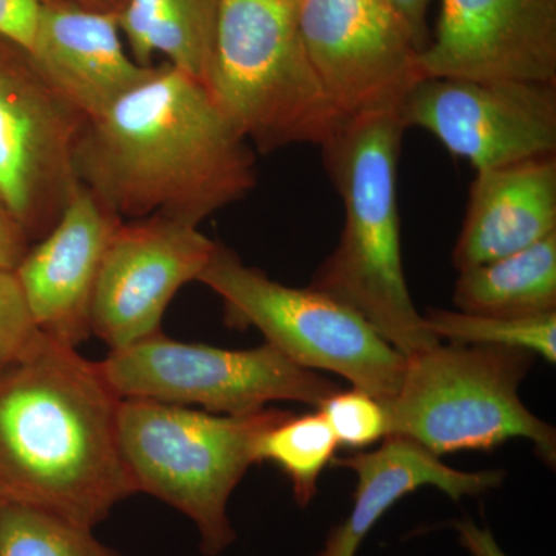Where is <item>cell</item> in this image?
<instances>
[{"label":"cell","instance_id":"29","mask_svg":"<svg viewBox=\"0 0 556 556\" xmlns=\"http://www.w3.org/2000/svg\"><path fill=\"white\" fill-rule=\"evenodd\" d=\"M80 7L94 11H104V13L121 14L126 7L127 0H72Z\"/></svg>","mask_w":556,"mask_h":556},{"label":"cell","instance_id":"28","mask_svg":"<svg viewBox=\"0 0 556 556\" xmlns=\"http://www.w3.org/2000/svg\"><path fill=\"white\" fill-rule=\"evenodd\" d=\"M455 529L459 533V541L473 556H507L497 546L495 536L486 527L482 529L471 519H463L455 522Z\"/></svg>","mask_w":556,"mask_h":556},{"label":"cell","instance_id":"24","mask_svg":"<svg viewBox=\"0 0 556 556\" xmlns=\"http://www.w3.org/2000/svg\"><path fill=\"white\" fill-rule=\"evenodd\" d=\"M39 332L16 276L0 270V367L20 356Z\"/></svg>","mask_w":556,"mask_h":556},{"label":"cell","instance_id":"4","mask_svg":"<svg viewBox=\"0 0 556 556\" xmlns=\"http://www.w3.org/2000/svg\"><path fill=\"white\" fill-rule=\"evenodd\" d=\"M207 89L262 153L321 148L345 121L306 53L295 0H219Z\"/></svg>","mask_w":556,"mask_h":556},{"label":"cell","instance_id":"1","mask_svg":"<svg viewBox=\"0 0 556 556\" xmlns=\"http://www.w3.org/2000/svg\"><path fill=\"white\" fill-rule=\"evenodd\" d=\"M75 169L126 222L164 215L200 226L257 185L251 144L207 87L169 62L86 121Z\"/></svg>","mask_w":556,"mask_h":556},{"label":"cell","instance_id":"6","mask_svg":"<svg viewBox=\"0 0 556 556\" xmlns=\"http://www.w3.org/2000/svg\"><path fill=\"white\" fill-rule=\"evenodd\" d=\"M535 357L521 348L452 342L407 357L396 396L380 401L387 437L413 439L438 457L529 439L555 467V428L519 399Z\"/></svg>","mask_w":556,"mask_h":556},{"label":"cell","instance_id":"5","mask_svg":"<svg viewBox=\"0 0 556 556\" xmlns=\"http://www.w3.org/2000/svg\"><path fill=\"white\" fill-rule=\"evenodd\" d=\"M288 415L274 408L214 415L152 399H121V456L137 492L186 515L199 530L201 554L218 556L237 540L229 497L257 464L258 438Z\"/></svg>","mask_w":556,"mask_h":556},{"label":"cell","instance_id":"14","mask_svg":"<svg viewBox=\"0 0 556 556\" xmlns=\"http://www.w3.org/2000/svg\"><path fill=\"white\" fill-rule=\"evenodd\" d=\"M121 222L79 182L53 229L28 249L14 276L42 334L73 348L91 338L94 287Z\"/></svg>","mask_w":556,"mask_h":556},{"label":"cell","instance_id":"13","mask_svg":"<svg viewBox=\"0 0 556 556\" xmlns=\"http://www.w3.org/2000/svg\"><path fill=\"white\" fill-rule=\"evenodd\" d=\"M426 78L556 84V0H441Z\"/></svg>","mask_w":556,"mask_h":556},{"label":"cell","instance_id":"16","mask_svg":"<svg viewBox=\"0 0 556 556\" xmlns=\"http://www.w3.org/2000/svg\"><path fill=\"white\" fill-rule=\"evenodd\" d=\"M556 233V155L478 170L453 249L457 270L484 265Z\"/></svg>","mask_w":556,"mask_h":556},{"label":"cell","instance_id":"10","mask_svg":"<svg viewBox=\"0 0 556 556\" xmlns=\"http://www.w3.org/2000/svg\"><path fill=\"white\" fill-rule=\"evenodd\" d=\"M298 22L318 78L345 118L399 113L420 80V50L388 0H299Z\"/></svg>","mask_w":556,"mask_h":556},{"label":"cell","instance_id":"7","mask_svg":"<svg viewBox=\"0 0 556 556\" xmlns=\"http://www.w3.org/2000/svg\"><path fill=\"white\" fill-rule=\"evenodd\" d=\"M197 281L222 299L228 327L258 329L299 367L336 372L379 401L396 396L407 357L338 300L285 287L218 241Z\"/></svg>","mask_w":556,"mask_h":556},{"label":"cell","instance_id":"9","mask_svg":"<svg viewBox=\"0 0 556 556\" xmlns=\"http://www.w3.org/2000/svg\"><path fill=\"white\" fill-rule=\"evenodd\" d=\"M86 121L27 51L0 38V199L33 243L53 229L79 186L75 155Z\"/></svg>","mask_w":556,"mask_h":556},{"label":"cell","instance_id":"11","mask_svg":"<svg viewBox=\"0 0 556 556\" xmlns=\"http://www.w3.org/2000/svg\"><path fill=\"white\" fill-rule=\"evenodd\" d=\"M399 116L477 172L556 155V84L426 78Z\"/></svg>","mask_w":556,"mask_h":556},{"label":"cell","instance_id":"18","mask_svg":"<svg viewBox=\"0 0 556 556\" xmlns=\"http://www.w3.org/2000/svg\"><path fill=\"white\" fill-rule=\"evenodd\" d=\"M219 0H127L121 35L130 56L150 67L155 54L207 87Z\"/></svg>","mask_w":556,"mask_h":556},{"label":"cell","instance_id":"15","mask_svg":"<svg viewBox=\"0 0 556 556\" xmlns=\"http://www.w3.org/2000/svg\"><path fill=\"white\" fill-rule=\"evenodd\" d=\"M28 56L86 119L109 109L153 68L138 64L126 50L119 14L89 10L72 0L43 3Z\"/></svg>","mask_w":556,"mask_h":556},{"label":"cell","instance_id":"23","mask_svg":"<svg viewBox=\"0 0 556 556\" xmlns=\"http://www.w3.org/2000/svg\"><path fill=\"white\" fill-rule=\"evenodd\" d=\"M318 413L327 420L338 439L339 447L367 448L387 437V419L379 399L354 390L343 391L325 399Z\"/></svg>","mask_w":556,"mask_h":556},{"label":"cell","instance_id":"25","mask_svg":"<svg viewBox=\"0 0 556 556\" xmlns=\"http://www.w3.org/2000/svg\"><path fill=\"white\" fill-rule=\"evenodd\" d=\"M46 2L49 0H0V38L28 53Z\"/></svg>","mask_w":556,"mask_h":556},{"label":"cell","instance_id":"17","mask_svg":"<svg viewBox=\"0 0 556 556\" xmlns=\"http://www.w3.org/2000/svg\"><path fill=\"white\" fill-rule=\"evenodd\" d=\"M332 466L357 475L354 506L345 522L329 533L316 556H356L358 546L383 515L420 486H437L452 500L479 496L501 485L504 471H459L413 439L387 437L375 452L334 457Z\"/></svg>","mask_w":556,"mask_h":556},{"label":"cell","instance_id":"21","mask_svg":"<svg viewBox=\"0 0 556 556\" xmlns=\"http://www.w3.org/2000/svg\"><path fill=\"white\" fill-rule=\"evenodd\" d=\"M428 329L439 340L464 345L521 348L548 364L556 362V313L532 317H493L463 311L427 309Z\"/></svg>","mask_w":556,"mask_h":556},{"label":"cell","instance_id":"27","mask_svg":"<svg viewBox=\"0 0 556 556\" xmlns=\"http://www.w3.org/2000/svg\"><path fill=\"white\" fill-rule=\"evenodd\" d=\"M397 11L399 16L408 25L417 49L422 53L430 43V35H428L427 14L431 0H388Z\"/></svg>","mask_w":556,"mask_h":556},{"label":"cell","instance_id":"22","mask_svg":"<svg viewBox=\"0 0 556 556\" xmlns=\"http://www.w3.org/2000/svg\"><path fill=\"white\" fill-rule=\"evenodd\" d=\"M0 556H123L87 527L42 511L0 507Z\"/></svg>","mask_w":556,"mask_h":556},{"label":"cell","instance_id":"12","mask_svg":"<svg viewBox=\"0 0 556 556\" xmlns=\"http://www.w3.org/2000/svg\"><path fill=\"white\" fill-rule=\"evenodd\" d=\"M217 241L200 226L152 215L123 219L110 240L91 303V336L110 350L159 334L172 299L199 280Z\"/></svg>","mask_w":556,"mask_h":556},{"label":"cell","instance_id":"26","mask_svg":"<svg viewBox=\"0 0 556 556\" xmlns=\"http://www.w3.org/2000/svg\"><path fill=\"white\" fill-rule=\"evenodd\" d=\"M31 244L27 230L0 199V270L14 273Z\"/></svg>","mask_w":556,"mask_h":556},{"label":"cell","instance_id":"19","mask_svg":"<svg viewBox=\"0 0 556 556\" xmlns=\"http://www.w3.org/2000/svg\"><path fill=\"white\" fill-rule=\"evenodd\" d=\"M453 302L457 311L478 316L556 313V233L507 257L460 270Z\"/></svg>","mask_w":556,"mask_h":556},{"label":"cell","instance_id":"20","mask_svg":"<svg viewBox=\"0 0 556 556\" xmlns=\"http://www.w3.org/2000/svg\"><path fill=\"white\" fill-rule=\"evenodd\" d=\"M338 448V439L320 413L299 417L289 413L258 438L255 460L280 468L299 506L306 507L317 495L318 478Z\"/></svg>","mask_w":556,"mask_h":556},{"label":"cell","instance_id":"30","mask_svg":"<svg viewBox=\"0 0 556 556\" xmlns=\"http://www.w3.org/2000/svg\"><path fill=\"white\" fill-rule=\"evenodd\" d=\"M295 2H299V0H295Z\"/></svg>","mask_w":556,"mask_h":556},{"label":"cell","instance_id":"8","mask_svg":"<svg viewBox=\"0 0 556 556\" xmlns=\"http://www.w3.org/2000/svg\"><path fill=\"white\" fill-rule=\"evenodd\" d=\"M98 365L121 399L201 405L214 415H251L276 401L318 407L342 390L317 371L299 367L268 343L251 350H223L179 342L163 331L110 350Z\"/></svg>","mask_w":556,"mask_h":556},{"label":"cell","instance_id":"2","mask_svg":"<svg viewBox=\"0 0 556 556\" xmlns=\"http://www.w3.org/2000/svg\"><path fill=\"white\" fill-rule=\"evenodd\" d=\"M119 402L98 362L39 332L0 367V507L93 530L138 493L121 456Z\"/></svg>","mask_w":556,"mask_h":556},{"label":"cell","instance_id":"3","mask_svg":"<svg viewBox=\"0 0 556 556\" xmlns=\"http://www.w3.org/2000/svg\"><path fill=\"white\" fill-rule=\"evenodd\" d=\"M405 130L399 113L354 116L321 146L345 226L309 287L364 317L409 357L441 340L416 309L402 263L397 164Z\"/></svg>","mask_w":556,"mask_h":556}]
</instances>
